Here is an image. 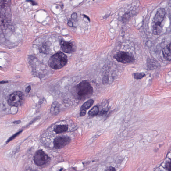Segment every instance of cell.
<instances>
[{"instance_id":"obj_1","label":"cell","mask_w":171,"mask_h":171,"mask_svg":"<svg viewBox=\"0 0 171 171\" xmlns=\"http://www.w3.org/2000/svg\"><path fill=\"white\" fill-rule=\"evenodd\" d=\"M67 62V55L61 52H59L52 56L48 63L52 69H59L64 67Z\"/></svg>"},{"instance_id":"obj_2","label":"cell","mask_w":171,"mask_h":171,"mask_svg":"<svg viewBox=\"0 0 171 171\" xmlns=\"http://www.w3.org/2000/svg\"><path fill=\"white\" fill-rule=\"evenodd\" d=\"M76 93L79 99H85L92 95L94 90L90 83L86 80L82 81L76 86Z\"/></svg>"},{"instance_id":"obj_3","label":"cell","mask_w":171,"mask_h":171,"mask_svg":"<svg viewBox=\"0 0 171 171\" xmlns=\"http://www.w3.org/2000/svg\"><path fill=\"white\" fill-rule=\"evenodd\" d=\"M165 10L163 8H160L157 10L153 20V34L159 35L161 33L162 30L161 24L165 17Z\"/></svg>"},{"instance_id":"obj_4","label":"cell","mask_w":171,"mask_h":171,"mask_svg":"<svg viewBox=\"0 0 171 171\" xmlns=\"http://www.w3.org/2000/svg\"><path fill=\"white\" fill-rule=\"evenodd\" d=\"M24 98L22 92L19 91L15 92L9 96L8 100V104L12 107H19L23 103Z\"/></svg>"},{"instance_id":"obj_5","label":"cell","mask_w":171,"mask_h":171,"mask_svg":"<svg viewBox=\"0 0 171 171\" xmlns=\"http://www.w3.org/2000/svg\"><path fill=\"white\" fill-rule=\"evenodd\" d=\"M50 159L49 157L42 150H39L35 153L34 161L39 166L45 165Z\"/></svg>"},{"instance_id":"obj_6","label":"cell","mask_w":171,"mask_h":171,"mask_svg":"<svg viewBox=\"0 0 171 171\" xmlns=\"http://www.w3.org/2000/svg\"><path fill=\"white\" fill-rule=\"evenodd\" d=\"M114 58L118 62L124 64H130L134 62L133 56L127 52L120 51L114 55Z\"/></svg>"},{"instance_id":"obj_7","label":"cell","mask_w":171,"mask_h":171,"mask_svg":"<svg viewBox=\"0 0 171 171\" xmlns=\"http://www.w3.org/2000/svg\"><path fill=\"white\" fill-rule=\"evenodd\" d=\"M71 141V138L68 136H62L58 137L54 140V147L57 149H61L68 144Z\"/></svg>"},{"instance_id":"obj_8","label":"cell","mask_w":171,"mask_h":171,"mask_svg":"<svg viewBox=\"0 0 171 171\" xmlns=\"http://www.w3.org/2000/svg\"><path fill=\"white\" fill-rule=\"evenodd\" d=\"M60 44L62 50L67 53H71L75 50L74 45L72 43L61 40Z\"/></svg>"},{"instance_id":"obj_9","label":"cell","mask_w":171,"mask_h":171,"mask_svg":"<svg viewBox=\"0 0 171 171\" xmlns=\"http://www.w3.org/2000/svg\"><path fill=\"white\" fill-rule=\"evenodd\" d=\"M94 102V100L90 99L87 101L83 105L80 109V116L83 117L85 116L87 113V110L93 105Z\"/></svg>"},{"instance_id":"obj_10","label":"cell","mask_w":171,"mask_h":171,"mask_svg":"<svg viewBox=\"0 0 171 171\" xmlns=\"http://www.w3.org/2000/svg\"><path fill=\"white\" fill-rule=\"evenodd\" d=\"M60 105L57 101H55L52 104L51 108V113L54 116H56L60 112Z\"/></svg>"},{"instance_id":"obj_11","label":"cell","mask_w":171,"mask_h":171,"mask_svg":"<svg viewBox=\"0 0 171 171\" xmlns=\"http://www.w3.org/2000/svg\"><path fill=\"white\" fill-rule=\"evenodd\" d=\"M41 53L44 54H50L51 52V44L48 42L44 43L40 48Z\"/></svg>"},{"instance_id":"obj_12","label":"cell","mask_w":171,"mask_h":171,"mask_svg":"<svg viewBox=\"0 0 171 171\" xmlns=\"http://www.w3.org/2000/svg\"><path fill=\"white\" fill-rule=\"evenodd\" d=\"M163 54L164 58L166 60L171 61V43L169 44L163 48Z\"/></svg>"},{"instance_id":"obj_13","label":"cell","mask_w":171,"mask_h":171,"mask_svg":"<svg viewBox=\"0 0 171 171\" xmlns=\"http://www.w3.org/2000/svg\"><path fill=\"white\" fill-rule=\"evenodd\" d=\"M68 129V126L67 125H58L54 127V131L57 134H60L67 131Z\"/></svg>"},{"instance_id":"obj_14","label":"cell","mask_w":171,"mask_h":171,"mask_svg":"<svg viewBox=\"0 0 171 171\" xmlns=\"http://www.w3.org/2000/svg\"><path fill=\"white\" fill-rule=\"evenodd\" d=\"M99 112V108L98 106L93 107L88 112L89 116H97Z\"/></svg>"},{"instance_id":"obj_15","label":"cell","mask_w":171,"mask_h":171,"mask_svg":"<svg viewBox=\"0 0 171 171\" xmlns=\"http://www.w3.org/2000/svg\"><path fill=\"white\" fill-rule=\"evenodd\" d=\"M134 76L135 79L139 80L144 77L145 75L144 73H134Z\"/></svg>"},{"instance_id":"obj_16","label":"cell","mask_w":171,"mask_h":171,"mask_svg":"<svg viewBox=\"0 0 171 171\" xmlns=\"http://www.w3.org/2000/svg\"><path fill=\"white\" fill-rule=\"evenodd\" d=\"M22 132V131H20L17 133L16 134H15L14 135L11 137H10L7 141V143H8V142H9L10 141H12L13 140V139H14L15 137H16L17 135H18L20 134Z\"/></svg>"},{"instance_id":"obj_17","label":"cell","mask_w":171,"mask_h":171,"mask_svg":"<svg viewBox=\"0 0 171 171\" xmlns=\"http://www.w3.org/2000/svg\"><path fill=\"white\" fill-rule=\"evenodd\" d=\"M165 169L167 170L171 171V160L166 164Z\"/></svg>"},{"instance_id":"obj_18","label":"cell","mask_w":171,"mask_h":171,"mask_svg":"<svg viewBox=\"0 0 171 171\" xmlns=\"http://www.w3.org/2000/svg\"><path fill=\"white\" fill-rule=\"evenodd\" d=\"M105 171H116V169L112 166H110L108 167Z\"/></svg>"},{"instance_id":"obj_19","label":"cell","mask_w":171,"mask_h":171,"mask_svg":"<svg viewBox=\"0 0 171 171\" xmlns=\"http://www.w3.org/2000/svg\"><path fill=\"white\" fill-rule=\"evenodd\" d=\"M77 14L76 13H73L71 16L72 18L74 20H76L77 18Z\"/></svg>"},{"instance_id":"obj_20","label":"cell","mask_w":171,"mask_h":171,"mask_svg":"<svg viewBox=\"0 0 171 171\" xmlns=\"http://www.w3.org/2000/svg\"><path fill=\"white\" fill-rule=\"evenodd\" d=\"M31 87L30 86H28L26 89L25 91L26 93H29L30 91Z\"/></svg>"},{"instance_id":"obj_21","label":"cell","mask_w":171,"mask_h":171,"mask_svg":"<svg viewBox=\"0 0 171 171\" xmlns=\"http://www.w3.org/2000/svg\"><path fill=\"white\" fill-rule=\"evenodd\" d=\"M21 123V121L20 120H18V121H15L14 122H13V123L14 124H19L20 123Z\"/></svg>"},{"instance_id":"obj_22","label":"cell","mask_w":171,"mask_h":171,"mask_svg":"<svg viewBox=\"0 0 171 171\" xmlns=\"http://www.w3.org/2000/svg\"><path fill=\"white\" fill-rule=\"evenodd\" d=\"M68 25L70 27H72L73 26V23L71 21H69L68 23Z\"/></svg>"},{"instance_id":"obj_23","label":"cell","mask_w":171,"mask_h":171,"mask_svg":"<svg viewBox=\"0 0 171 171\" xmlns=\"http://www.w3.org/2000/svg\"><path fill=\"white\" fill-rule=\"evenodd\" d=\"M27 2H31V4H32V5H37V3H36V2L34 1H28Z\"/></svg>"},{"instance_id":"obj_24","label":"cell","mask_w":171,"mask_h":171,"mask_svg":"<svg viewBox=\"0 0 171 171\" xmlns=\"http://www.w3.org/2000/svg\"><path fill=\"white\" fill-rule=\"evenodd\" d=\"M84 17H86V18H87V19L90 22V19L88 16H87L85 15H84Z\"/></svg>"},{"instance_id":"obj_25","label":"cell","mask_w":171,"mask_h":171,"mask_svg":"<svg viewBox=\"0 0 171 171\" xmlns=\"http://www.w3.org/2000/svg\"><path fill=\"white\" fill-rule=\"evenodd\" d=\"M8 83V81H2L1 82V84H4V83Z\"/></svg>"}]
</instances>
